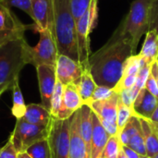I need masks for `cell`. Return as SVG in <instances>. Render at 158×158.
<instances>
[{"label":"cell","instance_id":"cell-1","mask_svg":"<svg viewBox=\"0 0 158 158\" xmlns=\"http://www.w3.org/2000/svg\"><path fill=\"white\" fill-rule=\"evenodd\" d=\"M132 55L135 50L130 40L110 38L89 58V71L96 85L114 89L122 77L127 59Z\"/></svg>","mask_w":158,"mask_h":158},{"label":"cell","instance_id":"cell-2","mask_svg":"<svg viewBox=\"0 0 158 158\" xmlns=\"http://www.w3.org/2000/svg\"><path fill=\"white\" fill-rule=\"evenodd\" d=\"M55 38L58 55L67 56L79 62L76 20L70 8V0H53Z\"/></svg>","mask_w":158,"mask_h":158},{"label":"cell","instance_id":"cell-3","mask_svg":"<svg viewBox=\"0 0 158 158\" xmlns=\"http://www.w3.org/2000/svg\"><path fill=\"white\" fill-rule=\"evenodd\" d=\"M27 44L25 38H21L0 45V97L12 89L21 69L28 64Z\"/></svg>","mask_w":158,"mask_h":158},{"label":"cell","instance_id":"cell-4","mask_svg":"<svg viewBox=\"0 0 158 158\" xmlns=\"http://www.w3.org/2000/svg\"><path fill=\"white\" fill-rule=\"evenodd\" d=\"M153 2L154 0H134L129 13L110 38L113 40L128 39L136 51L142 36L148 31Z\"/></svg>","mask_w":158,"mask_h":158},{"label":"cell","instance_id":"cell-5","mask_svg":"<svg viewBox=\"0 0 158 158\" xmlns=\"http://www.w3.org/2000/svg\"><path fill=\"white\" fill-rule=\"evenodd\" d=\"M40 34V40L36 46H26L28 64L35 68L42 65L56 67L58 51L53 33L50 30H41L37 31Z\"/></svg>","mask_w":158,"mask_h":158},{"label":"cell","instance_id":"cell-6","mask_svg":"<svg viewBox=\"0 0 158 158\" xmlns=\"http://www.w3.org/2000/svg\"><path fill=\"white\" fill-rule=\"evenodd\" d=\"M71 118L68 119L51 118L48 125L47 141L51 158H69L70 143Z\"/></svg>","mask_w":158,"mask_h":158},{"label":"cell","instance_id":"cell-7","mask_svg":"<svg viewBox=\"0 0 158 158\" xmlns=\"http://www.w3.org/2000/svg\"><path fill=\"white\" fill-rule=\"evenodd\" d=\"M48 127H40L30 124L22 118L17 119L15 128L10 135L9 141L13 143L15 149L19 153H24L35 143L47 139Z\"/></svg>","mask_w":158,"mask_h":158},{"label":"cell","instance_id":"cell-8","mask_svg":"<svg viewBox=\"0 0 158 158\" xmlns=\"http://www.w3.org/2000/svg\"><path fill=\"white\" fill-rule=\"evenodd\" d=\"M33 25L22 23L11 8L0 2V45L24 38V33Z\"/></svg>","mask_w":158,"mask_h":158},{"label":"cell","instance_id":"cell-9","mask_svg":"<svg viewBox=\"0 0 158 158\" xmlns=\"http://www.w3.org/2000/svg\"><path fill=\"white\" fill-rule=\"evenodd\" d=\"M119 94L115 93L107 99L91 102L88 106L97 116L102 125L110 136L118 134V106Z\"/></svg>","mask_w":158,"mask_h":158},{"label":"cell","instance_id":"cell-10","mask_svg":"<svg viewBox=\"0 0 158 158\" xmlns=\"http://www.w3.org/2000/svg\"><path fill=\"white\" fill-rule=\"evenodd\" d=\"M94 31L90 20L89 11L76 21V35L77 45L79 53V62L85 69H89V58L91 56L90 51V34Z\"/></svg>","mask_w":158,"mask_h":158},{"label":"cell","instance_id":"cell-11","mask_svg":"<svg viewBox=\"0 0 158 158\" xmlns=\"http://www.w3.org/2000/svg\"><path fill=\"white\" fill-rule=\"evenodd\" d=\"M39 89L41 94V104L50 111L51 99L56 83V67L49 65H42L36 68Z\"/></svg>","mask_w":158,"mask_h":158},{"label":"cell","instance_id":"cell-12","mask_svg":"<svg viewBox=\"0 0 158 158\" xmlns=\"http://www.w3.org/2000/svg\"><path fill=\"white\" fill-rule=\"evenodd\" d=\"M84 69L80 62L64 55H58L56 64V79L64 86L76 82L82 75Z\"/></svg>","mask_w":158,"mask_h":158},{"label":"cell","instance_id":"cell-13","mask_svg":"<svg viewBox=\"0 0 158 158\" xmlns=\"http://www.w3.org/2000/svg\"><path fill=\"white\" fill-rule=\"evenodd\" d=\"M32 19L35 31L50 30L53 33L54 6L53 0H31Z\"/></svg>","mask_w":158,"mask_h":158},{"label":"cell","instance_id":"cell-14","mask_svg":"<svg viewBox=\"0 0 158 158\" xmlns=\"http://www.w3.org/2000/svg\"><path fill=\"white\" fill-rule=\"evenodd\" d=\"M83 105V101L79 94L77 86L74 83L64 86L62 105L56 118L68 119L71 118L72 115L77 112Z\"/></svg>","mask_w":158,"mask_h":158},{"label":"cell","instance_id":"cell-15","mask_svg":"<svg viewBox=\"0 0 158 158\" xmlns=\"http://www.w3.org/2000/svg\"><path fill=\"white\" fill-rule=\"evenodd\" d=\"M69 158H90L84 141L80 131V111L75 112L71 117L70 143Z\"/></svg>","mask_w":158,"mask_h":158},{"label":"cell","instance_id":"cell-16","mask_svg":"<svg viewBox=\"0 0 158 158\" xmlns=\"http://www.w3.org/2000/svg\"><path fill=\"white\" fill-rule=\"evenodd\" d=\"M158 105V100L144 87L141 90L133 102L132 109L134 116L146 119H151Z\"/></svg>","mask_w":158,"mask_h":158},{"label":"cell","instance_id":"cell-17","mask_svg":"<svg viewBox=\"0 0 158 158\" xmlns=\"http://www.w3.org/2000/svg\"><path fill=\"white\" fill-rule=\"evenodd\" d=\"M93 134H92V146H91V158H101L104 149L108 142L110 135L106 131L97 116L93 111Z\"/></svg>","mask_w":158,"mask_h":158},{"label":"cell","instance_id":"cell-18","mask_svg":"<svg viewBox=\"0 0 158 158\" xmlns=\"http://www.w3.org/2000/svg\"><path fill=\"white\" fill-rule=\"evenodd\" d=\"M52 116L50 111L47 110L42 104H30L27 106L25 115L22 119L30 124H33L40 127L47 128Z\"/></svg>","mask_w":158,"mask_h":158},{"label":"cell","instance_id":"cell-19","mask_svg":"<svg viewBox=\"0 0 158 158\" xmlns=\"http://www.w3.org/2000/svg\"><path fill=\"white\" fill-rule=\"evenodd\" d=\"M80 131L82 140L86 145L89 156L91 158L92 134H93V110L88 105H83L80 109Z\"/></svg>","mask_w":158,"mask_h":158},{"label":"cell","instance_id":"cell-20","mask_svg":"<svg viewBox=\"0 0 158 158\" xmlns=\"http://www.w3.org/2000/svg\"><path fill=\"white\" fill-rule=\"evenodd\" d=\"M140 122L143 137L146 147L147 156L152 158L158 154V135L150 119L140 118Z\"/></svg>","mask_w":158,"mask_h":158},{"label":"cell","instance_id":"cell-21","mask_svg":"<svg viewBox=\"0 0 158 158\" xmlns=\"http://www.w3.org/2000/svg\"><path fill=\"white\" fill-rule=\"evenodd\" d=\"M145 34L146 36L139 55L146 61L147 64L152 65L157 60L158 32L155 30H149Z\"/></svg>","mask_w":158,"mask_h":158},{"label":"cell","instance_id":"cell-22","mask_svg":"<svg viewBox=\"0 0 158 158\" xmlns=\"http://www.w3.org/2000/svg\"><path fill=\"white\" fill-rule=\"evenodd\" d=\"M74 84L77 86L79 94L83 101V104L88 105L91 102L93 94L97 86L89 69H85L81 77L76 82H74Z\"/></svg>","mask_w":158,"mask_h":158},{"label":"cell","instance_id":"cell-23","mask_svg":"<svg viewBox=\"0 0 158 158\" xmlns=\"http://www.w3.org/2000/svg\"><path fill=\"white\" fill-rule=\"evenodd\" d=\"M12 107H11V113L12 115L17 118H22L25 115L27 106L24 102V98L19 84V80H17L14 82V85L12 87Z\"/></svg>","mask_w":158,"mask_h":158},{"label":"cell","instance_id":"cell-24","mask_svg":"<svg viewBox=\"0 0 158 158\" xmlns=\"http://www.w3.org/2000/svg\"><path fill=\"white\" fill-rule=\"evenodd\" d=\"M141 131V122H140V118L137 116H133L128 123L125 125V127L118 132V137L119 140V143L121 145L127 146L129 143L130 139L138 131Z\"/></svg>","mask_w":158,"mask_h":158},{"label":"cell","instance_id":"cell-25","mask_svg":"<svg viewBox=\"0 0 158 158\" xmlns=\"http://www.w3.org/2000/svg\"><path fill=\"white\" fill-rule=\"evenodd\" d=\"M145 65H147L146 61L139 54L132 55L127 59L124 65L122 76H137L140 69Z\"/></svg>","mask_w":158,"mask_h":158},{"label":"cell","instance_id":"cell-26","mask_svg":"<svg viewBox=\"0 0 158 158\" xmlns=\"http://www.w3.org/2000/svg\"><path fill=\"white\" fill-rule=\"evenodd\" d=\"M26 153L31 158H51L47 139L35 143L26 150Z\"/></svg>","mask_w":158,"mask_h":158},{"label":"cell","instance_id":"cell-27","mask_svg":"<svg viewBox=\"0 0 158 158\" xmlns=\"http://www.w3.org/2000/svg\"><path fill=\"white\" fill-rule=\"evenodd\" d=\"M63 91H64V85L59 81H56L55 91L51 99V109L50 114L53 118H57L59 109L62 105V98H63Z\"/></svg>","mask_w":158,"mask_h":158},{"label":"cell","instance_id":"cell-28","mask_svg":"<svg viewBox=\"0 0 158 158\" xmlns=\"http://www.w3.org/2000/svg\"><path fill=\"white\" fill-rule=\"evenodd\" d=\"M133 116H134V112H133L132 106H126L119 99L118 106V131H121L125 127V125L128 123V121Z\"/></svg>","mask_w":158,"mask_h":158},{"label":"cell","instance_id":"cell-29","mask_svg":"<svg viewBox=\"0 0 158 158\" xmlns=\"http://www.w3.org/2000/svg\"><path fill=\"white\" fill-rule=\"evenodd\" d=\"M120 149L121 144L119 143L118 135L110 136L101 158H118Z\"/></svg>","mask_w":158,"mask_h":158},{"label":"cell","instance_id":"cell-30","mask_svg":"<svg viewBox=\"0 0 158 158\" xmlns=\"http://www.w3.org/2000/svg\"><path fill=\"white\" fill-rule=\"evenodd\" d=\"M150 71H151V65L147 64L145 66H143L138 75H137V80H136V83L135 85L132 87V91H133V94H134V96H135V99L137 97V95L139 94V93L141 92L142 89H143L145 87V84H146V81L148 80V77L150 75Z\"/></svg>","mask_w":158,"mask_h":158},{"label":"cell","instance_id":"cell-31","mask_svg":"<svg viewBox=\"0 0 158 158\" xmlns=\"http://www.w3.org/2000/svg\"><path fill=\"white\" fill-rule=\"evenodd\" d=\"M128 147L131 148L133 151H135L136 153H138L141 156H147V152H146V147H145V143H144V140L143 137V133H142V129L140 131H138L137 133H135L129 141V143L127 145Z\"/></svg>","mask_w":158,"mask_h":158},{"label":"cell","instance_id":"cell-32","mask_svg":"<svg viewBox=\"0 0 158 158\" xmlns=\"http://www.w3.org/2000/svg\"><path fill=\"white\" fill-rule=\"evenodd\" d=\"M93 0H70V8L72 15L77 21L88 10Z\"/></svg>","mask_w":158,"mask_h":158},{"label":"cell","instance_id":"cell-33","mask_svg":"<svg viewBox=\"0 0 158 158\" xmlns=\"http://www.w3.org/2000/svg\"><path fill=\"white\" fill-rule=\"evenodd\" d=\"M1 3L11 7H17L24 11L32 19V10H31V0H0Z\"/></svg>","mask_w":158,"mask_h":158},{"label":"cell","instance_id":"cell-34","mask_svg":"<svg viewBox=\"0 0 158 158\" xmlns=\"http://www.w3.org/2000/svg\"><path fill=\"white\" fill-rule=\"evenodd\" d=\"M114 93H115V90L114 89H111V88H108V87H105V86H98L97 85L96 88H95V90H94V94H93L91 102H94V101H101V100L107 99L110 96H112V94Z\"/></svg>","mask_w":158,"mask_h":158},{"label":"cell","instance_id":"cell-35","mask_svg":"<svg viewBox=\"0 0 158 158\" xmlns=\"http://www.w3.org/2000/svg\"><path fill=\"white\" fill-rule=\"evenodd\" d=\"M136 80H137V76H133V75L122 76L119 81L118 82V84L116 85V87L114 88V90L118 93L124 89H131L135 85Z\"/></svg>","mask_w":158,"mask_h":158},{"label":"cell","instance_id":"cell-36","mask_svg":"<svg viewBox=\"0 0 158 158\" xmlns=\"http://www.w3.org/2000/svg\"><path fill=\"white\" fill-rule=\"evenodd\" d=\"M0 158H18V152L9 140L0 148Z\"/></svg>","mask_w":158,"mask_h":158},{"label":"cell","instance_id":"cell-37","mask_svg":"<svg viewBox=\"0 0 158 158\" xmlns=\"http://www.w3.org/2000/svg\"><path fill=\"white\" fill-rule=\"evenodd\" d=\"M149 30H155L158 32V0H154L152 5L148 31Z\"/></svg>","mask_w":158,"mask_h":158},{"label":"cell","instance_id":"cell-38","mask_svg":"<svg viewBox=\"0 0 158 158\" xmlns=\"http://www.w3.org/2000/svg\"><path fill=\"white\" fill-rule=\"evenodd\" d=\"M145 88L147 89L148 92H150L156 99L158 100V85L156 79L154 78V76L151 74V71H150V75L148 77V80L146 81V84H145Z\"/></svg>","mask_w":158,"mask_h":158},{"label":"cell","instance_id":"cell-39","mask_svg":"<svg viewBox=\"0 0 158 158\" xmlns=\"http://www.w3.org/2000/svg\"><path fill=\"white\" fill-rule=\"evenodd\" d=\"M121 149L123 150L124 154L128 158H141V156L138 153H136L135 151H133L131 148H130L128 146L121 145Z\"/></svg>","mask_w":158,"mask_h":158},{"label":"cell","instance_id":"cell-40","mask_svg":"<svg viewBox=\"0 0 158 158\" xmlns=\"http://www.w3.org/2000/svg\"><path fill=\"white\" fill-rule=\"evenodd\" d=\"M151 74L154 76V78L156 79L158 85V62L157 60L155 61L152 65H151Z\"/></svg>","mask_w":158,"mask_h":158},{"label":"cell","instance_id":"cell-41","mask_svg":"<svg viewBox=\"0 0 158 158\" xmlns=\"http://www.w3.org/2000/svg\"><path fill=\"white\" fill-rule=\"evenodd\" d=\"M150 120L152 122H154V123H158V105L157 106H156V110H155V112L153 113L152 118H151Z\"/></svg>","mask_w":158,"mask_h":158},{"label":"cell","instance_id":"cell-42","mask_svg":"<svg viewBox=\"0 0 158 158\" xmlns=\"http://www.w3.org/2000/svg\"><path fill=\"white\" fill-rule=\"evenodd\" d=\"M18 158H31L26 152L24 153H19L18 154Z\"/></svg>","mask_w":158,"mask_h":158},{"label":"cell","instance_id":"cell-43","mask_svg":"<svg viewBox=\"0 0 158 158\" xmlns=\"http://www.w3.org/2000/svg\"><path fill=\"white\" fill-rule=\"evenodd\" d=\"M118 158H128L126 156V155L124 154V152H123V150L122 149H120V151H119V154H118Z\"/></svg>","mask_w":158,"mask_h":158},{"label":"cell","instance_id":"cell-44","mask_svg":"<svg viewBox=\"0 0 158 158\" xmlns=\"http://www.w3.org/2000/svg\"><path fill=\"white\" fill-rule=\"evenodd\" d=\"M153 124H154V127H155V129H156V133H157L158 135V123H154V122H153Z\"/></svg>","mask_w":158,"mask_h":158},{"label":"cell","instance_id":"cell-45","mask_svg":"<svg viewBox=\"0 0 158 158\" xmlns=\"http://www.w3.org/2000/svg\"><path fill=\"white\" fill-rule=\"evenodd\" d=\"M152 158H158V154H156V155L155 156H153Z\"/></svg>","mask_w":158,"mask_h":158},{"label":"cell","instance_id":"cell-46","mask_svg":"<svg viewBox=\"0 0 158 158\" xmlns=\"http://www.w3.org/2000/svg\"><path fill=\"white\" fill-rule=\"evenodd\" d=\"M141 158H150V157H148L147 156H141Z\"/></svg>","mask_w":158,"mask_h":158},{"label":"cell","instance_id":"cell-47","mask_svg":"<svg viewBox=\"0 0 158 158\" xmlns=\"http://www.w3.org/2000/svg\"><path fill=\"white\" fill-rule=\"evenodd\" d=\"M157 61H158V56H157Z\"/></svg>","mask_w":158,"mask_h":158},{"label":"cell","instance_id":"cell-48","mask_svg":"<svg viewBox=\"0 0 158 158\" xmlns=\"http://www.w3.org/2000/svg\"><path fill=\"white\" fill-rule=\"evenodd\" d=\"M157 62H158V61H157Z\"/></svg>","mask_w":158,"mask_h":158}]
</instances>
